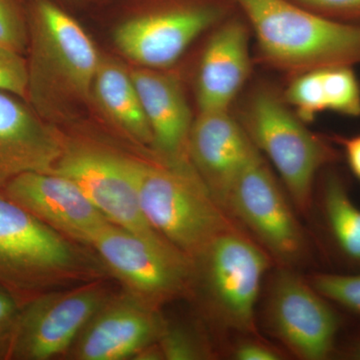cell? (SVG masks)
I'll use <instances>...</instances> for the list:
<instances>
[{"label":"cell","instance_id":"obj_1","mask_svg":"<svg viewBox=\"0 0 360 360\" xmlns=\"http://www.w3.org/2000/svg\"><path fill=\"white\" fill-rule=\"evenodd\" d=\"M27 103L40 117L87 103L101 58L82 26L49 0H26Z\"/></svg>","mask_w":360,"mask_h":360},{"label":"cell","instance_id":"obj_2","mask_svg":"<svg viewBox=\"0 0 360 360\" xmlns=\"http://www.w3.org/2000/svg\"><path fill=\"white\" fill-rule=\"evenodd\" d=\"M257 35L262 60L286 72L360 65V25L305 8L292 0H234Z\"/></svg>","mask_w":360,"mask_h":360},{"label":"cell","instance_id":"obj_3","mask_svg":"<svg viewBox=\"0 0 360 360\" xmlns=\"http://www.w3.org/2000/svg\"><path fill=\"white\" fill-rule=\"evenodd\" d=\"M104 265L0 193V284L30 298L96 281Z\"/></svg>","mask_w":360,"mask_h":360},{"label":"cell","instance_id":"obj_4","mask_svg":"<svg viewBox=\"0 0 360 360\" xmlns=\"http://www.w3.org/2000/svg\"><path fill=\"white\" fill-rule=\"evenodd\" d=\"M139 163V201L156 232L195 260L224 232L238 229L207 187L186 167Z\"/></svg>","mask_w":360,"mask_h":360},{"label":"cell","instance_id":"obj_5","mask_svg":"<svg viewBox=\"0 0 360 360\" xmlns=\"http://www.w3.org/2000/svg\"><path fill=\"white\" fill-rule=\"evenodd\" d=\"M241 125L258 150L274 163L296 207L309 212L317 174L340 160L338 149L312 134L270 90L251 96Z\"/></svg>","mask_w":360,"mask_h":360},{"label":"cell","instance_id":"obj_6","mask_svg":"<svg viewBox=\"0 0 360 360\" xmlns=\"http://www.w3.org/2000/svg\"><path fill=\"white\" fill-rule=\"evenodd\" d=\"M89 246L130 293L151 304L182 295L193 283L194 260L165 238H143L110 222Z\"/></svg>","mask_w":360,"mask_h":360},{"label":"cell","instance_id":"obj_7","mask_svg":"<svg viewBox=\"0 0 360 360\" xmlns=\"http://www.w3.org/2000/svg\"><path fill=\"white\" fill-rule=\"evenodd\" d=\"M200 260L208 302L226 328L255 333V307L269 255L238 229L214 239Z\"/></svg>","mask_w":360,"mask_h":360},{"label":"cell","instance_id":"obj_8","mask_svg":"<svg viewBox=\"0 0 360 360\" xmlns=\"http://www.w3.org/2000/svg\"><path fill=\"white\" fill-rule=\"evenodd\" d=\"M110 297L94 281L30 298L21 307L9 359L47 360L68 352Z\"/></svg>","mask_w":360,"mask_h":360},{"label":"cell","instance_id":"obj_9","mask_svg":"<svg viewBox=\"0 0 360 360\" xmlns=\"http://www.w3.org/2000/svg\"><path fill=\"white\" fill-rule=\"evenodd\" d=\"M265 317L274 335L300 359L324 360L338 354L342 317L333 302L292 272H277Z\"/></svg>","mask_w":360,"mask_h":360},{"label":"cell","instance_id":"obj_10","mask_svg":"<svg viewBox=\"0 0 360 360\" xmlns=\"http://www.w3.org/2000/svg\"><path fill=\"white\" fill-rule=\"evenodd\" d=\"M225 210L281 264H295L304 257L309 248L304 232L260 153L234 181Z\"/></svg>","mask_w":360,"mask_h":360},{"label":"cell","instance_id":"obj_11","mask_svg":"<svg viewBox=\"0 0 360 360\" xmlns=\"http://www.w3.org/2000/svg\"><path fill=\"white\" fill-rule=\"evenodd\" d=\"M139 163L94 148H63L51 172L75 181L111 224L143 238H163L142 212Z\"/></svg>","mask_w":360,"mask_h":360},{"label":"cell","instance_id":"obj_12","mask_svg":"<svg viewBox=\"0 0 360 360\" xmlns=\"http://www.w3.org/2000/svg\"><path fill=\"white\" fill-rule=\"evenodd\" d=\"M68 238L90 245L110 224L72 180L53 172H30L14 177L0 193Z\"/></svg>","mask_w":360,"mask_h":360},{"label":"cell","instance_id":"obj_13","mask_svg":"<svg viewBox=\"0 0 360 360\" xmlns=\"http://www.w3.org/2000/svg\"><path fill=\"white\" fill-rule=\"evenodd\" d=\"M167 326L155 304L139 296L110 297L73 343L70 355L77 360L131 359L158 342Z\"/></svg>","mask_w":360,"mask_h":360},{"label":"cell","instance_id":"obj_14","mask_svg":"<svg viewBox=\"0 0 360 360\" xmlns=\"http://www.w3.org/2000/svg\"><path fill=\"white\" fill-rule=\"evenodd\" d=\"M212 6H188L139 16L116 28L113 39L127 58L144 68L162 70L179 60L187 47L219 20Z\"/></svg>","mask_w":360,"mask_h":360},{"label":"cell","instance_id":"obj_15","mask_svg":"<svg viewBox=\"0 0 360 360\" xmlns=\"http://www.w3.org/2000/svg\"><path fill=\"white\" fill-rule=\"evenodd\" d=\"M187 151L200 179L224 210L234 181L260 153L229 110L200 111L189 132Z\"/></svg>","mask_w":360,"mask_h":360},{"label":"cell","instance_id":"obj_16","mask_svg":"<svg viewBox=\"0 0 360 360\" xmlns=\"http://www.w3.org/2000/svg\"><path fill=\"white\" fill-rule=\"evenodd\" d=\"M63 146L30 103L0 91V193L14 177L51 172Z\"/></svg>","mask_w":360,"mask_h":360},{"label":"cell","instance_id":"obj_17","mask_svg":"<svg viewBox=\"0 0 360 360\" xmlns=\"http://www.w3.org/2000/svg\"><path fill=\"white\" fill-rule=\"evenodd\" d=\"M250 72L248 30L239 21H229L212 35L201 58L196 82L200 110H229Z\"/></svg>","mask_w":360,"mask_h":360},{"label":"cell","instance_id":"obj_18","mask_svg":"<svg viewBox=\"0 0 360 360\" xmlns=\"http://www.w3.org/2000/svg\"><path fill=\"white\" fill-rule=\"evenodd\" d=\"M141 98L153 139L162 155L174 162L187 150L193 127L191 110L181 87L170 75L142 68L130 73Z\"/></svg>","mask_w":360,"mask_h":360},{"label":"cell","instance_id":"obj_19","mask_svg":"<svg viewBox=\"0 0 360 360\" xmlns=\"http://www.w3.org/2000/svg\"><path fill=\"white\" fill-rule=\"evenodd\" d=\"M92 90L103 110L123 130L142 142L153 141L131 75L120 63L101 58Z\"/></svg>","mask_w":360,"mask_h":360},{"label":"cell","instance_id":"obj_20","mask_svg":"<svg viewBox=\"0 0 360 360\" xmlns=\"http://www.w3.org/2000/svg\"><path fill=\"white\" fill-rule=\"evenodd\" d=\"M321 212L331 245L342 262L360 266V210L342 175L329 167L322 181Z\"/></svg>","mask_w":360,"mask_h":360},{"label":"cell","instance_id":"obj_21","mask_svg":"<svg viewBox=\"0 0 360 360\" xmlns=\"http://www.w3.org/2000/svg\"><path fill=\"white\" fill-rule=\"evenodd\" d=\"M328 111L350 118L360 117V82L352 66L323 68Z\"/></svg>","mask_w":360,"mask_h":360},{"label":"cell","instance_id":"obj_22","mask_svg":"<svg viewBox=\"0 0 360 360\" xmlns=\"http://www.w3.org/2000/svg\"><path fill=\"white\" fill-rule=\"evenodd\" d=\"M285 103L295 108V115L304 123L328 111L322 68L298 75L286 90Z\"/></svg>","mask_w":360,"mask_h":360},{"label":"cell","instance_id":"obj_23","mask_svg":"<svg viewBox=\"0 0 360 360\" xmlns=\"http://www.w3.org/2000/svg\"><path fill=\"white\" fill-rule=\"evenodd\" d=\"M310 284L333 304L360 316V274L319 272Z\"/></svg>","mask_w":360,"mask_h":360},{"label":"cell","instance_id":"obj_24","mask_svg":"<svg viewBox=\"0 0 360 360\" xmlns=\"http://www.w3.org/2000/svg\"><path fill=\"white\" fill-rule=\"evenodd\" d=\"M0 45L21 54L27 52V1L0 0Z\"/></svg>","mask_w":360,"mask_h":360},{"label":"cell","instance_id":"obj_25","mask_svg":"<svg viewBox=\"0 0 360 360\" xmlns=\"http://www.w3.org/2000/svg\"><path fill=\"white\" fill-rule=\"evenodd\" d=\"M27 59L20 52L0 45V91L27 101Z\"/></svg>","mask_w":360,"mask_h":360},{"label":"cell","instance_id":"obj_26","mask_svg":"<svg viewBox=\"0 0 360 360\" xmlns=\"http://www.w3.org/2000/svg\"><path fill=\"white\" fill-rule=\"evenodd\" d=\"M163 359L196 360L207 359L208 354L200 340L182 329L167 326L158 341Z\"/></svg>","mask_w":360,"mask_h":360},{"label":"cell","instance_id":"obj_27","mask_svg":"<svg viewBox=\"0 0 360 360\" xmlns=\"http://www.w3.org/2000/svg\"><path fill=\"white\" fill-rule=\"evenodd\" d=\"M21 305L18 296L0 284V359H9Z\"/></svg>","mask_w":360,"mask_h":360},{"label":"cell","instance_id":"obj_28","mask_svg":"<svg viewBox=\"0 0 360 360\" xmlns=\"http://www.w3.org/2000/svg\"><path fill=\"white\" fill-rule=\"evenodd\" d=\"M305 8L345 22L360 25V0H292Z\"/></svg>","mask_w":360,"mask_h":360},{"label":"cell","instance_id":"obj_29","mask_svg":"<svg viewBox=\"0 0 360 360\" xmlns=\"http://www.w3.org/2000/svg\"><path fill=\"white\" fill-rule=\"evenodd\" d=\"M233 359L238 360H279L283 359L277 350L264 343L248 341L234 349Z\"/></svg>","mask_w":360,"mask_h":360},{"label":"cell","instance_id":"obj_30","mask_svg":"<svg viewBox=\"0 0 360 360\" xmlns=\"http://www.w3.org/2000/svg\"><path fill=\"white\" fill-rule=\"evenodd\" d=\"M331 141L343 149V155L350 172L360 181V134L350 137L335 135Z\"/></svg>","mask_w":360,"mask_h":360},{"label":"cell","instance_id":"obj_31","mask_svg":"<svg viewBox=\"0 0 360 360\" xmlns=\"http://www.w3.org/2000/svg\"><path fill=\"white\" fill-rule=\"evenodd\" d=\"M338 354L347 359L360 360V328L348 338L342 347L338 348Z\"/></svg>","mask_w":360,"mask_h":360}]
</instances>
